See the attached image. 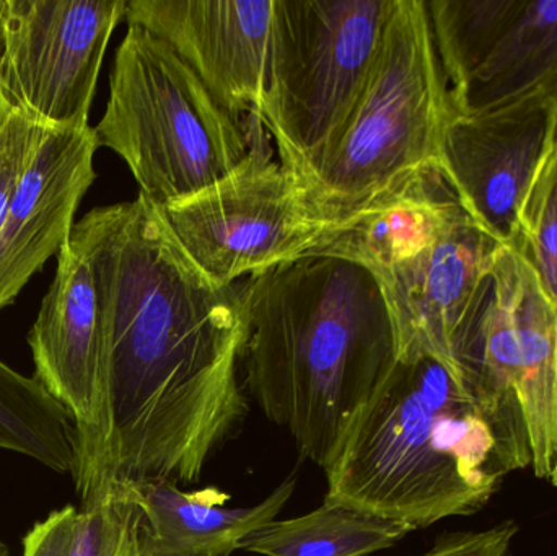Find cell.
<instances>
[{"mask_svg": "<svg viewBox=\"0 0 557 556\" xmlns=\"http://www.w3.org/2000/svg\"><path fill=\"white\" fill-rule=\"evenodd\" d=\"M71 238L94 271L100 312L101 489L198 482L248 413L238 381L248 338L240 286L201 270L140 195L91 209Z\"/></svg>", "mask_w": 557, "mask_h": 556, "instance_id": "obj_1", "label": "cell"}, {"mask_svg": "<svg viewBox=\"0 0 557 556\" xmlns=\"http://www.w3.org/2000/svg\"><path fill=\"white\" fill-rule=\"evenodd\" d=\"M94 129L159 209L221 182L253 146L240 116L163 39L137 25H127L117 46L110 97Z\"/></svg>", "mask_w": 557, "mask_h": 556, "instance_id": "obj_5", "label": "cell"}, {"mask_svg": "<svg viewBox=\"0 0 557 556\" xmlns=\"http://www.w3.org/2000/svg\"><path fill=\"white\" fill-rule=\"evenodd\" d=\"M240 291L245 384L301 456L326 470L398 359L382 286L354 261L301 257L251 274Z\"/></svg>", "mask_w": 557, "mask_h": 556, "instance_id": "obj_3", "label": "cell"}, {"mask_svg": "<svg viewBox=\"0 0 557 556\" xmlns=\"http://www.w3.org/2000/svg\"><path fill=\"white\" fill-rule=\"evenodd\" d=\"M0 449L29 457L54 472L74 469V433L67 411L35 378L0 359Z\"/></svg>", "mask_w": 557, "mask_h": 556, "instance_id": "obj_19", "label": "cell"}, {"mask_svg": "<svg viewBox=\"0 0 557 556\" xmlns=\"http://www.w3.org/2000/svg\"><path fill=\"white\" fill-rule=\"evenodd\" d=\"M503 247L465 209L434 245L376 277L395 323L398 358L432 355L455 366L451 335Z\"/></svg>", "mask_w": 557, "mask_h": 556, "instance_id": "obj_14", "label": "cell"}, {"mask_svg": "<svg viewBox=\"0 0 557 556\" xmlns=\"http://www.w3.org/2000/svg\"><path fill=\"white\" fill-rule=\"evenodd\" d=\"M396 0H274L270 64L257 120L278 162L307 178L366 90Z\"/></svg>", "mask_w": 557, "mask_h": 556, "instance_id": "obj_6", "label": "cell"}, {"mask_svg": "<svg viewBox=\"0 0 557 556\" xmlns=\"http://www.w3.org/2000/svg\"><path fill=\"white\" fill-rule=\"evenodd\" d=\"M160 212L186 254L221 284L304 257L323 228L263 137L234 173Z\"/></svg>", "mask_w": 557, "mask_h": 556, "instance_id": "obj_8", "label": "cell"}, {"mask_svg": "<svg viewBox=\"0 0 557 556\" xmlns=\"http://www.w3.org/2000/svg\"><path fill=\"white\" fill-rule=\"evenodd\" d=\"M557 85L480 114L451 111L438 165L478 225L520 250V211L555 146Z\"/></svg>", "mask_w": 557, "mask_h": 556, "instance_id": "obj_10", "label": "cell"}, {"mask_svg": "<svg viewBox=\"0 0 557 556\" xmlns=\"http://www.w3.org/2000/svg\"><path fill=\"white\" fill-rule=\"evenodd\" d=\"M409 526L327 502L308 515L273 521L242 542L240 551L263 556H367L395 547Z\"/></svg>", "mask_w": 557, "mask_h": 556, "instance_id": "obj_18", "label": "cell"}, {"mask_svg": "<svg viewBox=\"0 0 557 556\" xmlns=\"http://www.w3.org/2000/svg\"><path fill=\"white\" fill-rule=\"evenodd\" d=\"M448 114L450 95L428 3L396 0L366 90L300 183L314 221L321 227L346 221L406 176L438 163Z\"/></svg>", "mask_w": 557, "mask_h": 556, "instance_id": "obj_4", "label": "cell"}, {"mask_svg": "<svg viewBox=\"0 0 557 556\" xmlns=\"http://www.w3.org/2000/svg\"><path fill=\"white\" fill-rule=\"evenodd\" d=\"M520 254L557 309V139L520 211Z\"/></svg>", "mask_w": 557, "mask_h": 556, "instance_id": "obj_20", "label": "cell"}, {"mask_svg": "<svg viewBox=\"0 0 557 556\" xmlns=\"http://www.w3.org/2000/svg\"><path fill=\"white\" fill-rule=\"evenodd\" d=\"M98 149L90 124L46 129L0 228V312L71 240Z\"/></svg>", "mask_w": 557, "mask_h": 556, "instance_id": "obj_13", "label": "cell"}, {"mask_svg": "<svg viewBox=\"0 0 557 556\" xmlns=\"http://www.w3.org/2000/svg\"><path fill=\"white\" fill-rule=\"evenodd\" d=\"M463 211L441 165L431 163L352 218L323 227L304 257L343 258L380 277L434 245Z\"/></svg>", "mask_w": 557, "mask_h": 556, "instance_id": "obj_15", "label": "cell"}, {"mask_svg": "<svg viewBox=\"0 0 557 556\" xmlns=\"http://www.w3.org/2000/svg\"><path fill=\"white\" fill-rule=\"evenodd\" d=\"M71 556H116L134 505L117 486L81 496Z\"/></svg>", "mask_w": 557, "mask_h": 556, "instance_id": "obj_21", "label": "cell"}, {"mask_svg": "<svg viewBox=\"0 0 557 556\" xmlns=\"http://www.w3.org/2000/svg\"><path fill=\"white\" fill-rule=\"evenodd\" d=\"M274 0H129L127 25L166 42L231 113L258 118Z\"/></svg>", "mask_w": 557, "mask_h": 556, "instance_id": "obj_12", "label": "cell"}, {"mask_svg": "<svg viewBox=\"0 0 557 556\" xmlns=\"http://www.w3.org/2000/svg\"><path fill=\"white\" fill-rule=\"evenodd\" d=\"M556 139H557V129H556Z\"/></svg>", "mask_w": 557, "mask_h": 556, "instance_id": "obj_29", "label": "cell"}, {"mask_svg": "<svg viewBox=\"0 0 557 556\" xmlns=\"http://www.w3.org/2000/svg\"><path fill=\"white\" fill-rule=\"evenodd\" d=\"M549 480H552L553 485H555L557 489V457H556L555 469H553L552 479H549Z\"/></svg>", "mask_w": 557, "mask_h": 556, "instance_id": "obj_28", "label": "cell"}, {"mask_svg": "<svg viewBox=\"0 0 557 556\" xmlns=\"http://www.w3.org/2000/svg\"><path fill=\"white\" fill-rule=\"evenodd\" d=\"M455 365L517 395L532 469L552 479L557 457V309L519 250L503 247L451 335Z\"/></svg>", "mask_w": 557, "mask_h": 556, "instance_id": "obj_7", "label": "cell"}, {"mask_svg": "<svg viewBox=\"0 0 557 556\" xmlns=\"http://www.w3.org/2000/svg\"><path fill=\"white\" fill-rule=\"evenodd\" d=\"M33 378L67 411L74 433L78 496L101 490L107 421L101 384L97 287L88 258L74 240L58 255L55 274L26 336Z\"/></svg>", "mask_w": 557, "mask_h": 556, "instance_id": "obj_11", "label": "cell"}, {"mask_svg": "<svg viewBox=\"0 0 557 556\" xmlns=\"http://www.w3.org/2000/svg\"><path fill=\"white\" fill-rule=\"evenodd\" d=\"M139 528L140 515L136 506H134L133 512L127 518L126 528H124L123 539H121L116 556H140Z\"/></svg>", "mask_w": 557, "mask_h": 556, "instance_id": "obj_25", "label": "cell"}, {"mask_svg": "<svg viewBox=\"0 0 557 556\" xmlns=\"http://www.w3.org/2000/svg\"><path fill=\"white\" fill-rule=\"evenodd\" d=\"M77 522L75 506L52 511L23 538V556H71Z\"/></svg>", "mask_w": 557, "mask_h": 556, "instance_id": "obj_24", "label": "cell"}, {"mask_svg": "<svg viewBox=\"0 0 557 556\" xmlns=\"http://www.w3.org/2000/svg\"><path fill=\"white\" fill-rule=\"evenodd\" d=\"M517 534L519 526L506 521L487 531L444 535L434 547L418 556H510Z\"/></svg>", "mask_w": 557, "mask_h": 556, "instance_id": "obj_23", "label": "cell"}, {"mask_svg": "<svg viewBox=\"0 0 557 556\" xmlns=\"http://www.w3.org/2000/svg\"><path fill=\"white\" fill-rule=\"evenodd\" d=\"M127 0H0V95L49 127L88 126Z\"/></svg>", "mask_w": 557, "mask_h": 556, "instance_id": "obj_9", "label": "cell"}, {"mask_svg": "<svg viewBox=\"0 0 557 556\" xmlns=\"http://www.w3.org/2000/svg\"><path fill=\"white\" fill-rule=\"evenodd\" d=\"M297 485L295 475L258 505L227 508L218 489L186 493L163 479L117 483L140 515V556H231L258 529L276 521Z\"/></svg>", "mask_w": 557, "mask_h": 556, "instance_id": "obj_16", "label": "cell"}, {"mask_svg": "<svg viewBox=\"0 0 557 556\" xmlns=\"http://www.w3.org/2000/svg\"><path fill=\"white\" fill-rule=\"evenodd\" d=\"M48 127L18 110L7 111L0 123V228Z\"/></svg>", "mask_w": 557, "mask_h": 556, "instance_id": "obj_22", "label": "cell"}, {"mask_svg": "<svg viewBox=\"0 0 557 556\" xmlns=\"http://www.w3.org/2000/svg\"><path fill=\"white\" fill-rule=\"evenodd\" d=\"M7 107L5 103H3L2 95H0V123H2L3 116H5L7 113Z\"/></svg>", "mask_w": 557, "mask_h": 556, "instance_id": "obj_26", "label": "cell"}, {"mask_svg": "<svg viewBox=\"0 0 557 556\" xmlns=\"http://www.w3.org/2000/svg\"><path fill=\"white\" fill-rule=\"evenodd\" d=\"M557 85V0H497L470 74L448 90L457 114H480Z\"/></svg>", "mask_w": 557, "mask_h": 556, "instance_id": "obj_17", "label": "cell"}, {"mask_svg": "<svg viewBox=\"0 0 557 556\" xmlns=\"http://www.w3.org/2000/svg\"><path fill=\"white\" fill-rule=\"evenodd\" d=\"M527 467L532 447L516 395L437 356H399L324 470V499L418 531L476 515Z\"/></svg>", "mask_w": 557, "mask_h": 556, "instance_id": "obj_2", "label": "cell"}, {"mask_svg": "<svg viewBox=\"0 0 557 556\" xmlns=\"http://www.w3.org/2000/svg\"><path fill=\"white\" fill-rule=\"evenodd\" d=\"M0 556H10L9 547L3 542H0Z\"/></svg>", "mask_w": 557, "mask_h": 556, "instance_id": "obj_27", "label": "cell"}]
</instances>
